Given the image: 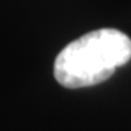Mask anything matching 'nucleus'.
<instances>
[{"label":"nucleus","instance_id":"f257e3e1","mask_svg":"<svg viewBox=\"0 0 131 131\" xmlns=\"http://www.w3.org/2000/svg\"><path fill=\"white\" fill-rule=\"evenodd\" d=\"M131 60V39L114 28L96 29L67 44L54 61V77L69 89L102 83Z\"/></svg>","mask_w":131,"mask_h":131}]
</instances>
